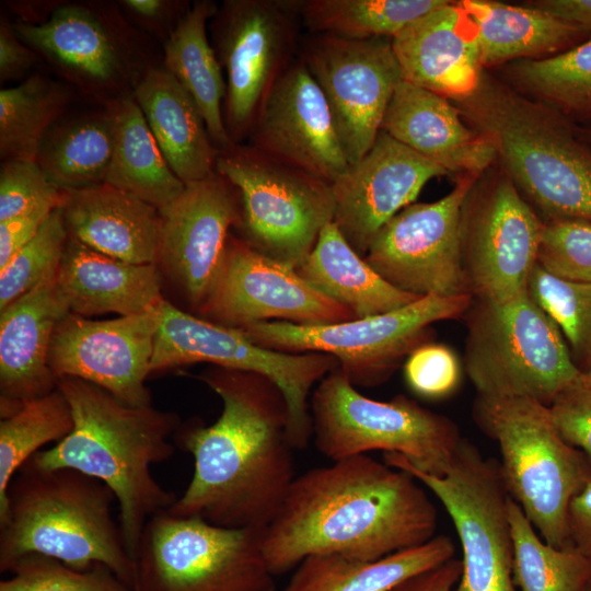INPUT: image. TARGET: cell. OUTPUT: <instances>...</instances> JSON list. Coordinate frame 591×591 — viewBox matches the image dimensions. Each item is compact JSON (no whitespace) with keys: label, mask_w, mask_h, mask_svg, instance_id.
Masks as SVG:
<instances>
[{"label":"cell","mask_w":591,"mask_h":591,"mask_svg":"<svg viewBox=\"0 0 591 591\" xmlns=\"http://www.w3.org/2000/svg\"><path fill=\"white\" fill-rule=\"evenodd\" d=\"M160 304L105 321L69 313L57 326L49 348L48 363L55 378H78L127 405L150 406L144 382L151 373Z\"/></svg>","instance_id":"obj_20"},{"label":"cell","mask_w":591,"mask_h":591,"mask_svg":"<svg viewBox=\"0 0 591 591\" xmlns=\"http://www.w3.org/2000/svg\"><path fill=\"white\" fill-rule=\"evenodd\" d=\"M70 236L132 264H159L160 210L131 193L103 183L61 190L59 205Z\"/></svg>","instance_id":"obj_27"},{"label":"cell","mask_w":591,"mask_h":591,"mask_svg":"<svg viewBox=\"0 0 591 591\" xmlns=\"http://www.w3.org/2000/svg\"><path fill=\"white\" fill-rule=\"evenodd\" d=\"M208 321L233 328L270 321L325 325L357 318L324 296L296 269L230 234L213 286L198 310Z\"/></svg>","instance_id":"obj_18"},{"label":"cell","mask_w":591,"mask_h":591,"mask_svg":"<svg viewBox=\"0 0 591 591\" xmlns=\"http://www.w3.org/2000/svg\"><path fill=\"white\" fill-rule=\"evenodd\" d=\"M473 416L499 445L510 497L546 543L569 545L568 507L591 482V460L560 434L549 406L535 399L478 395Z\"/></svg>","instance_id":"obj_6"},{"label":"cell","mask_w":591,"mask_h":591,"mask_svg":"<svg viewBox=\"0 0 591 591\" xmlns=\"http://www.w3.org/2000/svg\"><path fill=\"white\" fill-rule=\"evenodd\" d=\"M0 312L2 419L56 389L48 354L57 326L71 311L56 273Z\"/></svg>","instance_id":"obj_24"},{"label":"cell","mask_w":591,"mask_h":591,"mask_svg":"<svg viewBox=\"0 0 591 591\" xmlns=\"http://www.w3.org/2000/svg\"><path fill=\"white\" fill-rule=\"evenodd\" d=\"M0 581V591H134L102 564L77 570L43 555L20 558Z\"/></svg>","instance_id":"obj_43"},{"label":"cell","mask_w":591,"mask_h":591,"mask_svg":"<svg viewBox=\"0 0 591 591\" xmlns=\"http://www.w3.org/2000/svg\"><path fill=\"white\" fill-rule=\"evenodd\" d=\"M566 524L569 543L591 559V482L571 499Z\"/></svg>","instance_id":"obj_50"},{"label":"cell","mask_w":591,"mask_h":591,"mask_svg":"<svg viewBox=\"0 0 591 591\" xmlns=\"http://www.w3.org/2000/svg\"><path fill=\"white\" fill-rule=\"evenodd\" d=\"M73 429L71 407L56 387L26 402L18 412L0 421V518L8 508L9 486L39 448L59 442Z\"/></svg>","instance_id":"obj_40"},{"label":"cell","mask_w":591,"mask_h":591,"mask_svg":"<svg viewBox=\"0 0 591 591\" xmlns=\"http://www.w3.org/2000/svg\"><path fill=\"white\" fill-rule=\"evenodd\" d=\"M250 146L333 183L349 166L322 90L299 56L265 96Z\"/></svg>","instance_id":"obj_21"},{"label":"cell","mask_w":591,"mask_h":591,"mask_svg":"<svg viewBox=\"0 0 591 591\" xmlns=\"http://www.w3.org/2000/svg\"><path fill=\"white\" fill-rule=\"evenodd\" d=\"M513 543L512 578L519 591H587L591 559L573 545L555 547L537 533L519 503L509 498Z\"/></svg>","instance_id":"obj_39"},{"label":"cell","mask_w":591,"mask_h":591,"mask_svg":"<svg viewBox=\"0 0 591 591\" xmlns=\"http://www.w3.org/2000/svg\"><path fill=\"white\" fill-rule=\"evenodd\" d=\"M383 460L413 475L448 511L463 551L462 575L453 591H517L510 495L497 461L466 439L442 475L419 471L397 453H384Z\"/></svg>","instance_id":"obj_12"},{"label":"cell","mask_w":591,"mask_h":591,"mask_svg":"<svg viewBox=\"0 0 591 591\" xmlns=\"http://www.w3.org/2000/svg\"><path fill=\"white\" fill-rule=\"evenodd\" d=\"M528 293L563 332L572 359L591 370V283L564 279L535 265ZM577 364V363H576Z\"/></svg>","instance_id":"obj_41"},{"label":"cell","mask_w":591,"mask_h":591,"mask_svg":"<svg viewBox=\"0 0 591 591\" xmlns=\"http://www.w3.org/2000/svg\"><path fill=\"white\" fill-rule=\"evenodd\" d=\"M264 532L161 511L142 532L135 591H275Z\"/></svg>","instance_id":"obj_9"},{"label":"cell","mask_w":591,"mask_h":591,"mask_svg":"<svg viewBox=\"0 0 591 591\" xmlns=\"http://www.w3.org/2000/svg\"><path fill=\"white\" fill-rule=\"evenodd\" d=\"M116 500L101 480L71 468L42 470L30 460L13 477L0 518V571L38 554L77 570L97 564L136 590V564L113 514Z\"/></svg>","instance_id":"obj_5"},{"label":"cell","mask_w":591,"mask_h":591,"mask_svg":"<svg viewBox=\"0 0 591 591\" xmlns=\"http://www.w3.org/2000/svg\"><path fill=\"white\" fill-rule=\"evenodd\" d=\"M116 138L112 102L103 108L56 121L39 146L36 162L60 190L105 183Z\"/></svg>","instance_id":"obj_34"},{"label":"cell","mask_w":591,"mask_h":591,"mask_svg":"<svg viewBox=\"0 0 591 591\" xmlns=\"http://www.w3.org/2000/svg\"><path fill=\"white\" fill-rule=\"evenodd\" d=\"M199 379L219 395L212 425L178 430L194 459L193 477L167 511L225 528L266 529L294 480L289 413L265 375L215 367Z\"/></svg>","instance_id":"obj_2"},{"label":"cell","mask_w":591,"mask_h":591,"mask_svg":"<svg viewBox=\"0 0 591 591\" xmlns=\"http://www.w3.org/2000/svg\"><path fill=\"white\" fill-rule=\"evenodd\" d=\"M92 4L57 5L46 21L13 23L20 39L83 92L123 99L149 67L141 63L121 23ZM106 103V104H107Z\"/></svg>","instance_id":"obj_19"},{"label":"cell","mask_w":591,"mask_h":591,"mask_svg":"<svg viewBox=\"0 0 591 591\" xmlns=\"http://www.w3.org/2000/svg\"><path fill=\"white\" fill-rule=\"evenodd\" d=\"M38 62L39 56L20 39L13 24L1 19L0 81L22 78Z\"/></svg>","instance_id":"obj_49"},{"label":"cell","mask_w":591,"mask_h":591,"mask_svg":"<svg viewBox=\"0 0 591 591\" xmlns=\"http://www.w3.org/2000/svg\"><path fill=\"white\" fill-rule=\"evenodd\" d=\"M119 3L135 18L149 24L163 23L181 8L179 2L165 0H124Z\"/></svg>","instance_id":"obj_53"},{"label":"cell","mask_w":591,"mask_h":591,"mask_svg":"<svg viewBox=\"0 0 591 591\" xmlns=\"http://www.w3.org/2000/svg\"><path fill=\"white\" fill-rule=\"evenodd\" d=\"M451 101L544 222H591V148L575 124L485 69L470 95Z\"/></svg>","instance_id":"obj_4"},{"label":"cell","mask_w":591,"mask_h":591,"mask_svg":"<svg viewBox=\"0 0 591 591\" xmlns=\"http://www.w3.org/2000/svg\"><path fill=\"white\" fill-rule=\"evenodd\" d=\"M403 80L448 100L470 95L484 67L478 30L463 7L447 1L392 38Z\"/></svg>","instance_id":"obj_25"},{"label":"cell","mask_w":591,"mask_h":591,"mask_svg":"<svg viewBox=\"0 0 591 591\" xmlns=\"http://www.w3.org/2000/svg\"><path fill=\"white\" fill-rule=\"evenodd\" d=\"M296 270L317 291L350 309L357 318L387 313L422 298L386 281L351 247L334 222L323 228L312 252Z\"/></svg>","instance_id":"obj_31"},{"label":"cell","mask_w":591,"mask_h":591,"mask_svg":"<svg viewBox=\"0 0 591 591\" xmlns=\"http://www.w3.org/2000/svg\"><path fill=\"white\" fill-rule=\"evenodd\" d=\"M472 302L470 294L425 296L387 313L341 323L299 325L270 321L239 329L267 349L331 355L355 386H374L385 382L405 356L428 343L433 323L461 317Z\"/></svg>","instance_id":"obj_11"},{"label":"cell","mask_w":591,"mask_h":591,"mask_svg":"<svg viewBox=\"0 0 591 591\" xmlns=\"http://www.w3.org/2000/svg\"><path fill=\"white\" fill-rule=\"evenodd\" d=\"M448 174L441 165L381 130L367 154L331 184L333 222L364 257L384 224L412 205L431 178Z\"/></svg>","instance_id":"obj_23"},{"label":"cell","mask_w":591,"mask_h":591,"mask_svg":"<svg viewBox=\"0 0 591 591\" xmlns=\"http://www.w3.org/2000/svg\"><path fill=\"white\" fill-rule=\"evenodd\" d=\"M298 56L320 86L349 165L373 146L403 74L390 38L310 34Z\"/></svg>","instance_id":"obj_16"},{"label":"cell","mask_w":591,"mask_h":591,"mask_svg":"<svg viewBox=\"0 0 591 591\" xmlns=\"http://www.w3.org/2000/svg\"><path fill=\"white\" fill-rule=\"evenodd\" d=\"M300 8L301 0H225L210 20L227 77L224 125L236 144L250 137L265 96L298 56Z\"/></svg>","instance_id":"obj_14"},{"label":"cell","mask_w":591,"mask_h":591,"mask_svg":"<svg viewBox=\"0 0 591 591\" xmlns=\"http://www.w3.org/2000/svg\"><path fill=\"white\" fill-rule=\"evenodd\" d=\"M310 416L315 447L332 461L380 450L442 475L463 439L450 418L405 395L387 402L362 395L339 366L314 389Z\"/></svg>","instance_id":"obj_8"},{"label":"cell","mask_w":591,"mask_h":591,"mask_svg":"<svg viewBox=\"0 0 591 591\" xmlns=\"http://www.w3.org/2000/svg\"><path fill=\"white\" fill-rule=\"evenodd\" d=\"M116 138L105 183L161 209L185 188L153 137L132 94L112 102Z\"/></svg>","instance_id":"obj_35"},{"label":"cell","mask_w":591,"mask_h":591,"mask_svg":"<svg viewBox=\"0 0 591 591\" xmlns=\"http://www.w3.org/2000/svg\"><path fill=\"white\" fill-rule=\"evenodd\" d=\"M575 129L580 140L591 148V123L575 125Z\"/></svg>","instance_id":"obj_54"},{"label":"cell","mask_w":591,"mask_h":591,"mask_svg":"<svg viewBox=\"0 0 591 591\" xmlns=\"http://www.w3.org/2000/svg\"><path fill=\"white\" fill-rule=\"evenodd\" d=\"M465 368L484 397H526L547 406L582 378L559 328L526 292L505 301L473 299Z\"/></svg>","instance_id":"obj_7"},{"label":"cell","mask_w":591,"mask_h":591,"mask_svg":"<svg viewBox=\"0 0 591 591\" xmlns=\"http://www.w3.org/2000/svg\"><path fill=\"white\" fill-rule=\"evenodd\" d=\"M549 409L560 434L591 460V378L584 372L556 396Z\"/></svg>","instance_id":"obj_47"},{"label":"cell","mask_w":591,"mask_h":591,"mask_svg":"<svg viewBox=\"0 0 591 591\" xmlns=\"http://www.w3.org/2000/svg\"><path fill=\"white\" fill-rule=\"evenodd\" d=\"M487 171L463 206L462 265L473 299L505 301L528 291L544 222L503 171Z\"/></svg>","instance_id":"obj_15"},{"label":"cell","mask_w":591,"mask_h":591,"mask_svg":"<svg viewBox=\"0 0 591 591\" xmlns=\"http://www.w3.org/2000/svg\"><path fill=\"white\" fill-rule=\"evenodd\" d=\"M591 378V370L589 372H586Z\"/></svg>","instance_id":"obj_56"},{"label":"cell","mask_w":591,"mask_h":591,"mask_svg":"<svg viewBox=\"0 0 591 591\" xmlns=\"http://www.w3.org/2000/svg\"><path fill=\"white\" fill-rule=\"evenodd\" d=\"M455 547L443 534L376 560L340 555L303 559L283 591H390L404 580L453 558Z\"/></svg>","instance_id":"obj_33"},{"label":"cell","mask_w":591,"mask_h":591,"mask_svg":"<svg viewBox=\"0 0 591 591\" xmlns=\"http://www.w3.org/2000/svg\"><path fill=\"white\" fill-rule=\"evenodd\" d=\"M537 264L557 277L591 283V222H544Z\"/></svg>","instance_id":"obj_44"},{"label":"cell","mask_w":591,"mask_h":591,"mask_svg":"<svg viewBox=\"0 0 591 591\" xmlns=\"http://www.w3.org/2000/svg\"><path fill=\"white\" fill-rule=\"evenodd\" d=\"M61 190L36 161L8 160L0 167V222L43 205L59 206Z\"/></svg>","instance_id":"obj_45"},{"label":"cell","mask_w":591,"mask_h":591,"mask_svg":"<svg viewBox=\"0 0 591 591\" xmlns=\"http://www.w3.org/2000/svg\"><path fill=\"white\" fill-rule=\"evenodd\" d=\"M438 511L409 473L368 454L333 461L292 482L263 538L273 576L313 555L376 560L434 536Z\"/></svg>","instance_id":"obj_1"},{"label":"cell","mask_w":591,"mask_h":591,"mask_svg":"<svg viewBox=\"0 0 591 591\" xmlns=\"http://www.w3.org/2000/svg\"><path fill=\"white\" fill-rule=\"evenodd\" d=\"M69 89L54 79L34 73L20 84L0 91L1 161H36L46 132L65 114Z\"/></svg>","instance_id":"obj_36"},{"label":"cell","mask_w":591,"mask_h":591,"mask_svg":"<svg viewBox=\"0 0 591 591\" xmlns=\"http://www.w3.org/2000/svg\"><path fill=\"white\" fill-rule=\"evenodd\" d=\"M459 3L477 26L484 68L557 55L591 36V33L529 4L513 5L494 0H462Z\"/></svg>","instance_id":"obj_30"},{"label":"cell","mask_w":591,"mask_h":591,"mask_svg":"<svg viewBox=\"0 0 591 591\" xmlns=\"http://www.w3.org/2000/svg\"><path fill=\"white\" fill-rule=\"evenodd\" d=\"M216 172L237 190V228L252 247L297 269L312 252L321 231L334 221L332 185L271 159L253 147L219 151Z\"/></svg>","instance_id":"obj_10"},{"label":"cell","mask_w":591,"mask_h":591,"mask_svg":"<svg viewBox=\"0 0 591 591\" xmlns=\"http://www.w3.org/2000/svg\"><path fill=\"white\" fill-rule=\"evenodd\" d=\"M217 10L210 0H198L188 7L164 40L163 67L194 99L212 142L219 151H224L236 143L224 125L223 70L207 36V22Z\"/></svg>","instance_id":"obj_32"},{"label":"cell","mask_w":591,"mask_h":591,"mask_svg":"<svg viewBox=\"0 0 591 591\" xmlns=\"http://www.w3.org/2000/svg\"><path fill=\"white\" fill-rule=\"evenodd\" d=\"M196 362L255 372L273 381L288 406L293 449L305 448L312 437L309 397L313 385L338 366L335 357L323 352L290 354L264 348L239 328L194 316L163 300L150 371Z\"/></svg>","instance_id":"obj_13"},{"label":"cell","mask_w":591,"mask_h":591,"mask_svg":"<svg viewBox=\"0 0 591 591\" xmlns=\"http://www.w3.org/2000/svg\"><path fill=\"white\" fill-rule=\"evenodd\" d=\"M381 130L460 176H480L497 160L490 141L471 128L447 97L402 80Z\"/></svg>","instance_id":"obj_26"},{"label":"cell","mask_w":591,"mask_h":591,"mask_svg":"<svg viewBox=\"0 0 591 591\" xmlns=\"http://www.w3.org/2000/svg\"><path fill=\"white\" fill-rule=\"evenodd\" d=\"M73 429L30 461L42 470L71 468L103 482L115 495L128 553L136 559L147 522L177 497L162 487L151 466L174 454L177 417L150 406L127 405L107 391L73 376H59Z\"/></svg>","instance_id":"obj_3"},{"label":"cell","mask_w":591,"mask_h":591,"mask_svg":"<svg viewBox=\"0 0 591 591\" xmlns=\"http://www.w3.org/2000/svg\"><path fill=\"white\" fill-rule=\"evenodd\" d=\"M587 591H591V582H590Z\"/></svg>","instance_id":"obj_55"},{"label":"cell","mask_w":591,"mask_h":591,"mask_svg":"<svg viewBox=\"0 0 591 591\" xmlns=\"http://www.w3.org/2000/svg\"><path fill=\"white\" fill-rule=\"evenodd\" d=\"M161 217L159 263L199 310L220 270L232 227L241 219L235 187L219 173L185 184Z\"/></svg>","instance_id":"obj_22"},{"label":"cell","mask_w":591,"mask_h":591,"mask_svg":"<svg viewBox=\"0 0 591 591\" xmlns=\"http://www.w3.org/2000/svg\"><path fill=\"white\" fill-rule=\"evenodd\" d=\"M445 0H301L302 25L310 34L348 39H392Z\"/></svg>","instance_id":"obj_38"},{"label":"cell","mask_w":591,"mask_h":591,"mask_svg":"<svg viewBox=\"0 0 591 591\" xmlns=\"http://www.w3.org/2000/svg\"><path fill=\"white\" fill-rule=\"evenodd\" d=\"M68 239L57 207L37 234L0 269V310L58 271Z\"/></svg>","instance_id":"obj_42"},{"label":"cell","mask_w":591,"mask_h":591,"mask_svg":"<svg viewBox=\"0 0 591 591\" xmlns=\"http://www.w3.org/2000/svg\"><path fill=\"white\" fill-rule=\"evenodd\" d=\"M57 281L71 313L132 315L164 299L155 264H132L107 256L69 235Z\"/></svg>","instance_id":"obj_28"},{"label":"cell","mask_w":591,"mask_h":591,"mask_svg":"<svg viewBox=\"0 0 591 591\" xmlns=\"http://www.w3.org/2000/svg\"><path fill=\"white\" fill-rule=\"evenodd\" d=\"M139 105L162 154L186 184L216 173L219 150L190 94L162 66H151L134 88Z\"/></svg>","instance_id":"obj_29"},{"label":"cell","mask_w":591,"mask_h":591,"mask_svg":"<svg viewBox=\"0 0 591 591\" xmlns=\"http://www.w3.org/2000/svg\"><path fill=\"white\" fill-rule=\"evenodd\" d=\"M528 4L591 33V0H536Z\"/></svg>","instance_id":"obj_52"},{"label":"cell","mask_w":591,"mask_h":591,"mask_svg":"<svg viewBox=\"0 0 591 591\" xmlns=\"http://www.w3.org/2000/svg\"><path fill=\"white\" fill-rule=\"evenodd\" d=\"M508 73L513 88L572 124L591 123V36L557 55L513 61Z\"/></svg>","instance_id":"obj_37"},{"label":"cell","mask_w":591,"mask_h":591,"mask_svg":"<svg viewBox=\"0 0 591 591\" xmlns=\"http://www.w3.org/2000/svg\"><path fill=\"white\" fill-rule=\"evenodd\" d=\"M478 177L460 176L441 199L402 209L373 239L364 256L367 263L406 292L420 297L470 294L462 265V211Z\"/></svg>","instance_id":"obj_17"},{"label":"cell","mask_w":591,"mask_h":591,"mask_svg":"<svg viewBox=\"0 0 591 591\" xmlns=\"http://www.w3.org/2000/svg\"><path fill=\"white\" fill-rule=\"evenodd\" d=\"M57 207L43 205L0 222V269L37 234Z\"/></svg>","instance_id":"obj_48"},{"label":"cell","mask_w":591,"mask_h":591,"mask_svg":"<svg viewBox=\"0 0 591 591\" xmlns=\"http://www.w3.org/2000/svg\"><path fill=\"white\" fill-rule=\"evenodd\" d=\"M460 364L453 351L441 344L426 343L414 349L404 366L408 387L424 398L451 394L460 382Z\"/></svg>","instance_id":"obj_46"},{"label":"cell","mask_w":591,"mask_h":591,"mask_svg":"<svg viewBox=\"0 0 591 591\" xmlns=\"http://www.w3.org/2000/svg\"><path fill=\"white\" fill-rule=\"evenodd\" d=\"M462 569V560L453 557L404 580L390 591H453L461 578Z\"/></svg>","instance_id":"obj_51"}]
</instances>
